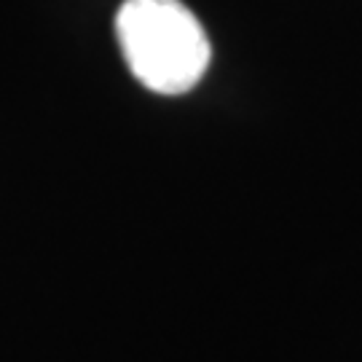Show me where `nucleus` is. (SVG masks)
<instances>
[{
	"instance_id": "nucleus-1",
	"label": "nucleus",
	"mask_w": 362,
	"mask_h": 362,
	"mask_svg": "<svg viewBox=\"0 0 362 362\" xmlns=\"http://www.w3.org/2000/svg\"><path fill=\"white\" fill-rule=\"evenodd\" d=\"M116 35L132 76L156 94H185L207 73L212 46L182 0H124Z\"/></svg>"
}]
</instances>
